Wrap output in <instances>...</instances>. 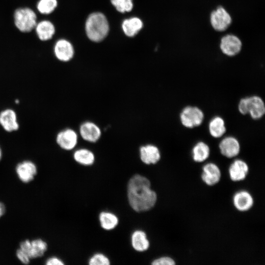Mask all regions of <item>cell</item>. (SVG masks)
<instances>
[{
    "label": "cell",
    "mask_w": 265,
    "mask_h": 265,
    "mask_svg": "<svg viewBox=\"0 0 265 265\" xmlns=\"http://www.w3.org/2000/svg\"><path fill=\"white\" fill-rule=\"evenodd\" d=\"M128 200L131 207L137 212L147 211L155 205L157 195L151 189L149 180L140 175H135L129 181Z\"/></svg>",
    "instance_id": "6da1fadb"
},
{
    "label": "cell",
    "mask_w": 265,
    "mask_h": 265,
    "mask_svg": "<svg viewBox=\"0 0 265 265\" xmlns=\"http://www.w3.org/2000/svg\"><path fill=\"white\" fill-rule=\"evenodd\" d=\"M85 31L90 40L94 42L102 41L109 31L108 23L105 16L100 12L91 14L86 21Z\"/></svg>",
    "instance_id": "7a4b0ae2"
},
{
    "label": "cell",
    "mask_w": 265,
    "mask_h": 265,
    "mask_svg": "<svg viewBox=\"0 0 265 265\" xmlns=\"http://www.w3.org/2000/svg\"><path fill=\"white\" fill-rule=\"evenodd\" d=\"M38 12L29 7H21L14 12L13 20L16 27L22 32H29L37 23Z\"/></svg>",
    "instance_id": "3957f363"
},
{
    "label": "cell",
    "mask_w": 265,
    "mask_h": 265,
    "mask_svg": "<svg viewBox=\"0 0 265 265\" xmlns=\"http://www.w3.org/2000/svg\"><path fill=\"white\" fill-rule=\"evenodd\" d=\"M240 113L249 114L253 119L261 118L265 113V103L259 96H253L241 99L238 105Z\"/></svg>",
    "instance_id": "277c9868"
},
{
    "label": "cell",
    "mask_w": 265,
    "mask_h": 265,
    "mask_svg": "<svg viewBox=\"0 0 265 265\" xmlns=\"http://www.w3.org/2000/svg\"><path fill=\"white\" fill-rule=\"evenodd\" d=\"M19 248L25 252L31 259L42 257L48 250L47 242L41 238L25 239L19 244Z\"/></svg>",
    "instance_id": "5b68a950"
},
{
    "label": "cell",
    "mask_w": 265,
    "mask_h": 265,
    "mask_svg": "<svg viewBox=\"0 0 265 265\" xmlns=\"http://www.w3.org/2000/svg\"><path fill=\"white\" fill-rule=\"evenodd\" d=\"M180 117L184 126L188 128H193L199 126L202 123L204 115L199 108L188 106L183 109Z\"/></svg>",
    "instance_id": "8992f818"
},
{
    "label": "cell",
    "mask_w": 265,
    "mask_h": 265,
    "mask_svg": "<svg viewBox=\"0 0 265 265\" xmlns=\"http://www.w3.org/2000/svg\"><path fill=\"white\" fill-rule=\"evenodd\" d=\"M53 52L56 59L63 63L72 60L75 53L72 43L70 40L64 38H59L55 41Z\"/></svg>",
    "instance_id": "52a82bcc"
},
{
    "label": "cell",
    "mask_w": 265,
    "mask_h": 265,
    "mask_svg": "<svg viewBox=\"0 0 265 265\" xmlns=\"http://www.w3.org/2000/svg\"><path fill=\"white\" fill-rule=\"evenodd\" d=\"M15 172L20 181L26 184L34 179L38 170L36 165L33 162L26 160L17 164Z\"/></svg>",
    "instance_id": "ba28073f"
},
{
    "label": "cell",
    "mask_w": 265,
    "mask_h": 265,
    "mask_svg": "<svg viewBox=\"0 0 265 265\" xmlns=\"http://www.w3.org/2000/svg\"><path fill=\"white\" fill-rule=\"evenodd\" d=\"M210 20L212 27L218 31L225 30L232 22L230 14L222 6H219L211 13Z\"/></svg>",
    "instance_id": "9c48e42d"
},
{
    "label": "cell",
    "mask_w": 265,
    "mask_h": 265,
    "mask_svg": "<svg viewBox=\"0 0 265 265\" xmlns=\"http://www.w3.org/2000/svg\"><path fill=\"white\" fill-rule=\"evenodd\" d=\"M242 47L240 40L236 36L227 34L221 40L220 48L222 53L229 56H233L238 54Z\"/></svg>",
    "instance_id": "30bf717a"
},
{
    "label": "cell",
    "mask_w": 265,
    "mask_h": 265,
    "mask_svg": "<svg viewBox=\"0 0 265 265\" xmlns=\"http://www.w3.org/2000/svg\"><path fill=\"white\" fill-rule=\"evenodd\" d=\"M56 141L62 149L65 150H71L77 144L78 135L73 130L67 129L58 133Z\"/></svg>",
    "instance_id": "8fae6325"
},
{
    "label": "cell",
    "mask_w": 265,
    "mask_h": 265,
    "mask_svg": "<svg viewBox=\"0 0 265 265\" xmlns=\"http://www.w3.org/2000/svg\"><path fill=\"white\" fill-rule=\"evenodd\" d=\"M34 30L40 40L47 41L53 38L55 33V27L50 20L43 19L37 22Z\"/></svg>",
    "instance_id": "7c38bea8"
},
{
    "label": "cell",
    "mask_w": 265,
    "mask_h": 265,
    "mask_svg": "<svg viewBox=\"0 0 265 265\" xmlns=\"http://www.w3.org/2000/svg\"><path fill=\"white\" fill-rule=\"evenodd\" d=\"M221 177L220 170L215 163L210 162L203 166L201 178L208 186H212L216 185L219 182Z\"/></svg>",
    "instance_id": "4fadbf2b"
},
{
    "label": "cell",
    "mask_w": 265,
    "mask_h": 265,
    "mask_svg": "<svg viewBox=\"0 0 265 265\" xmlns=\"http://www.w3.org/2000/svg\"><path fill=\"white\" fill-rule=\"evenodd\" d=\"M219 148L221 154L228 158L237 156L240 152L239 143L233 136H227L223 138L219 143Z\"/></svg>",
    "instance_id": "5bb4252c"
},
{
    "label": "cell",
    "mask_w": 265,
    "mask_h": 265,
    "mask_svg": "<svg viewBox=\"0 0 265 265\" xmlns=\"http://www.w3.org/2000/svg\"><path fill=\"white\" fill-rule=\"evenodd\" d=\"M249 172L247 164L241 159H236L229 168V174L231 180L234 182H239L245 179Z\"/></svg>",
    "instance_id": "9a60e30c"
},
{
    "label": "cell",
    "mask_w": 265,
    "mask_h": 265,
    "mask_svg": "<svg viewBox=\"0 0 265 265\" xmlns=\"http://www.w3.org/2000/svg\"><path fill=\"white\" fill-rule=\"evenodd\" d=\"M0 125L8 132L18 130L19 125L15 111L10 108L1 111L0 112Z\"/></svg>",
    "instance_id": "2e32d148"
},
{
    "label": "cell",
    "mask_w": 265,
    "mask_h": 265,
    "mask_svg": "<svg viewBox=\"0 0 265 265\" xmlns=\"http://www.w3.org/2000/svg\"><path fill=\"white\" fill-rule=\"evenodd\" d=\"M233 201L235 207L240 212L249 210L254 204L252 196L246 190H240L236 192L233 196Z\"/></svg>",
    "instance_id": "e0dca14e"
},
{
    "label": "cell",
    "mask_w": 265,
    "mask_h": 265,
    "mask_svg": "<svg viewBox=\"0 0 265 265\" xmlns=\"http://www.w3.org/2000/svg\"><path fill=\"white\" fill-rule=\"evenodd\" d=\"M80 133L84 140L90 142H96L101 135L100 128L95 123L88 121L80 125Z\"/></svg>",
    "instance_id": "ac0fdd59"
},
{
    "label": "cell",
    "mask_w": 265,
    "mask_h": 265,
    "mask_svg": "<svg viewBox=\"0 0 265 265\" xmlns=\"http://www.w3.org/2000/svg\"><path fill=\"white\" fill-rule=\"evenodd\" d=\"M141 160L146 164H155L160 159V153L158 148L152 144L141 146L140 148Z\"/></svg>",
    "instance_id": "d6986e66"
},
{
    "label": "cell",
    "mask_w": 265,
    "mask_h": 265,
    "mask_svg": "<svg viewBox=\"0 0 265 265\" xmlns=\"http://www.w3.org/2000/svg\"><path fill=\"white\" fill-rule=\"evenodd\" d=\"M143 23L141 20L136 17L125 20L122 27L124 33L129 37H133L142 28Z\"/></svg>",
    "instance_id": "ffe728a7"
},
{
    "label": "cell",
    "mask_w": 265,
    "mask_h": 265,
    "mask_svg": "<svg viewBox=\"0 0 265 265\" xmlns=\"http://www.w3.org/2000/svg\"><path fill=\"white\" fill-rule=\"evenodd\" d=\"M132 244L135 250L140 252L147 250L149 247L145 233L140 230H136L132 234Z\"/></svg>",
    "instance_id": "44dd1931"
},
{
    "label": "cell",
    "mask_w": 265,
    "mask_h": 265,
    "mask_svg": "<svg viewBox=\"0 0 265 265\" xmlns=\"http://www.w3.org/2000/svg\"><path fill=\"white\" fill-rule=\"evenodd\" d=\"M210 154L209 146L204 142L197 143L192 148V157L194 161L202 162L206 160Z\"/></svg>",
    "instance_id": "7402d4cb"
},
{
    "label": "cell",
    "mask_w": 265,
    "mask_h": 265,
    "mask_svg": "<svg viewBox=\"0 0 265 265\" xmlns=\"http://www.w3.org/2000/svg\"><path fill=\"white\" fill-rule=\"evenodd\" d=\"M209 130L211 135L215 138L221 137L226 132L224 120L219 116H215L210 122Z\"/></svg>",
    "instance_id": "603a6c76"
},
{
    "label": "cell",
    "mask_w": 265,
    "mask_h": 265,
    "mask_svg": "<svg viewBox=\"0 0 265 265\" xmlns=\"http://www.w3.org/2000/svg\"><path fill=\"white\" fill-rule=\"evenodd\" d=\"M74 159L78 163L84 165H90L93 163L95 157L93 153L86 149L77 150L74 153Z\"/></svg>",
    "instance_id": "cb8c5ba5"
},
{
    "label": "cell",
    "mask_w": 265,
    "mask_h": 265,
    "mask_svg": "<svg viewBox=\"0 0 265 265\" xmlns=\"http://www.w3.org/2000/svg\"><path fill=\"white\" fill-rule=\"evenodd\" d=\"M57 5V0H38L36 4L37 12L42 15H49L55 10Z\"/></svg>",
    "instance_id": "d4e9b609"
},
{
    "label": "cell",
    "mask_w": 265,
    "mask_h": 265,
    "mask_svg": "<svg viewBox=\"0 0 265 265\" xmlns=\"http://www.w3.org/2000/svg\"><path fill=\"white\" fill-rule=\"evenodd\" d=\"M99 219L101 226L106 230L114 228L118 223L117 216L108 212H102L100 214Z\"/></svg>",
    "instance_id": "484cf974"
},
{
    "label": "cell",
    "mask_w": 265,
    "mask_h": 265,
    "mask_svg": "<svg viewBox=\"0 0 265 265\" xmlns=\"http://www.w3.org/2000/svg\"><path fill=\"white\" fill-rule=\"evenodd\" d=\"M111 2L121 13L130 12L133 8L132 0H111Z\"/></svg>",
    "instance_id": "4316f807"
},
{
    "label": "cell",
    "mask_w": 265,
    "mask_h": 265,
    "mask_svg": "<svg viewBox=\"0 0 265 265\" xmlns=\"http://www.w3.org/2000/svg\"><path fill=\"white\" fill-rule=\"evenodd\" d=\"M90 265H108L110 264L109 259L104 255L98 253L93 256L89 260Z\"/></svg>",
    "instance_id": "83f0119b"
},
{
    "label": "cell",
    "mask_w": 265,
    "mask_h": 265,
    "mask_svg": "<svg viewBox=\"0 0 265 265\" xmlns=\"http://www.w3.org/2000/svg\"><path fill=\"white\" fill-rule=\"evenodd\" d=\"M16 256L18 260L24 265H27L29 264L30 262L31 259L30 257L25 252L20 248L17 249L16 251Z\"/></svg>",
    "instance_id": "f1b7e54d"
},
{
    "label": "cell",
    "mask_w": 265,
    "mask_h": 265,
    "mask_svg": "<svg viewBox=\"0 0 265 265\" xmlns=\"http://www.w3.org/2000/svg\"><path fill=\"white\" fill-rule=\"evenodd\" d=\"M153 265H174L175 261L169 257H162L153 261Z\"/></svg>",
    "instance_id": "f546056e"
},
{
    "label": "cell",
    "mask_w": 265,
    "mask_h": 265,
    "mask_svg": "<svg viewBox=\"0 0 265 265\" xmlns=\"http://www.w3.org/2000/svg\"><path fill=\"white\" fill-rule=\"evenodd\" d=\"M46 265H63L64 263L59 258L53 256L48 258L45 262Z\"/></svg>",
    "instance_id": "4dcf8cb0"
},
{
    "label": "cell",
    "mask_w": 265,
    "mask_h": 265,
    "mask_svg": "<svg viewBox=\"0 0 265 265\" xmlns=\"http://www.w3.org/2000/svg\"><path fill=\"white\" fill-rule=\"evenodd\" d=\"M6 212V207L4 204L0 202V219L3 216Z\"/></svg>",
    "instance_id": "1f68e13d"
},
{
    "label": "cell",
    "mask_w": 265,
    "mask_h": 265,
    "mask_svg": "<svg viewBox=\"0 0 265 265\" xmlns=\"http://www.w3.org/2000/svg\"><path fill=\"white\" fill-rule=\"evenodd\" d=\"M2 156V153L1 148L0 147V160H1Z\"/></svg>",
    "instance_id": "d6a6232c"
},
{
    "label": "cell",
    "mask_w": 265,
    "mask_h": 265,
    "mask_svg": "<svg viewBox=\"0 0 265 265\" xmlns=\"http://www.w3.org/2000/svg\"><path fill=\"white\" fill-rule=\"evenodd\" d=\"M15 103H16V104H18V103H19V100H15Z\"/></svg>",
    "instance_id": "836d02e7"
}]
</instances>
